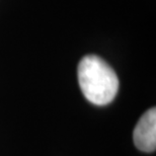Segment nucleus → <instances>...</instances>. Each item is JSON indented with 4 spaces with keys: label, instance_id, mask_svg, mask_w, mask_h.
Masks as SVG:
<instances>
[{
    "label": "nucleus",
    "instance_id": "1",
    "mask_svg": "<svg viewBox=\"0 0 156 156\" xmlns=\"http://www.w3.org/2000/svg\"><path fill=\"white\" fill-rule=\"evenodd\" d=\"M78 82L83 95L95 105H105L114 101L119 89L115 70L98 56L87 55L78 64Z\"/></svg>",
    "mask_w": 156,
    "mask_h": 156
},
{
    "label": "nucleus",
    "instance_id": "2",
    "mask_svg": "<svg viewBox=\"0 0 156 156\" xmlns=\"http://www.w3.org/2000/svg\"><path fill=\"white\" fill-rule=\"evenodd\" d=\"M134 144L143 152L156 149V108H149L137 123L133 133Z\"/></svg>",
    "mask_w": 156,
    "mask_h": 156
}]
</instances>
